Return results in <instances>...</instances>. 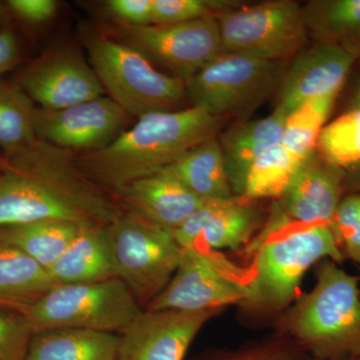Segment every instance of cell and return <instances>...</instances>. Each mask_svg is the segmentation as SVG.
<instances>
[{
	"mask_svg": "<svg viewBox=\"0 0 360 360\" xmlns=\"http://www.w3.org/2000/svg\"><path fill=\"white\" fill-rule=\"evenodd\" d=\"M124 210L84 174L77 153L37 139L0 153V227L39 220L106 226Z\"/></svg>",
	"mask_w": 360,
	"mask_h": 360,
	"instance_id": "6da1fadb",
	"label": "cell"
},
{
	"mask_svg": "<svg viewBox=\"0 0 360 360\" xmlns=\"http://www.w3.org/2000/svg\"><path fill=\"white\" fill-rule=\"evenodd\" d=\"M224 120L198 106L137 118L106 148L77 153L84 174L115 198L135 180L174 165L187 151L217 136Z\"/></svg>",
	"mask_w": 360,
	"mask_h": 360,
	"instance_id": "7a4b0ae2",
	"label": "cell"
},
{
	"mask_svg": "<svg viewBox=\"0 0 360 360\" xmlns=\"http://www.w3.org/2000/svg\"><path fill=\"white\" fill-rule=\"evenodd\" d=\"M283 331L319 360L360 356V290L356 277L323 260L314 290L284 314Z\"/></svg>",
	"mask_w": 360,
	"mask_h": 360,
	"instance_id": "3957f363",
	"label": "cell"
},
{
	"mask_svg": "<svg viewBox=\"0 0 360 360\" xmlns=\"http://www.w3.org/2000/svg\"><path fill=\"white\" fill-rule=\"evenodd\" d=\"M250 295L243 307L276 314L295 300L305 274L317 262L345 258L330 226L293 227L253 243Z\"/></svg>",
	"mask_w": 360,
	"mask_h": 360,
	"instance_id": "277c9868",
	"label": "cell"
},
{
	"mask_svg": "<svg viewBox=\"0 0 360 360\" xmlns=\"http://www.w3.org/2000/svg\"><path fill=\"white\" fill-rule=\"evenodd\" d=\"M89 63L104 91L135 120L153 112L181 110L186 84L165 75L141 52L108 37L87 42Z\"/></svg>",
	"mask_w": 360,
	"mask_h": 360,
	"instance_id": "5b68a950",
	"label": "cell"
},
{
	"mask_svg": "<svg viewBox=\"0 0 360 360\" xmlns=\"http://www.w3.org/2000/svg\"><path fill=\"white\" fill-rule=\"evenodd\" d=\"M105 231L118 278L146 309L174 276L181 246L174 231L129 210L106 225Z\"/></svg>",
	"mask_w": 360,
	"mask_h": 360,
	"instance_id": "8992f818",
	"label": "cell"
},
{
	"mask_svg": "<svg viewBox=\"0 0 360 360\" xmlns=\"http://www.w3.org/2000/svg\"><path fill=\"white\" fill-rule=\"evenodd\" d=\"M142 307L120 278L97 283L58 284L23 310L35 333L78 328L122 333L141 314Z\"/></svg>",
	"mask_w": 360,
	"mask_h": 360,
	"instance_id": "52a82bcc",
	"label": "cell"
},
{
	"mask_svg": "<svg viewBox=\"0 0 360 360\" xmlns=\"http://www.w3.org/2000/svg\"><path fill=\"white\" fill-rule=\"evenodd\" d=\"M283 75L281 61L221 52L186 82V98L222 120L243 115L279 87Z\"/></svg>",
	"mask_w": 360,
	"mask_h": 360,
	"instance_id": "ba28073f",
	"label": "cell"
},
{
	"mask_svg": "<svg viewBox=\"0 0 360 360\" xmlns=\"http://www.w3.org/2000/svg\"><path fill=\"white\" fill-rule=\"evenodd\" d=\"M222 52L283 61L302 49L307 37L304 9L290 0L238 6L217 18Z\"/></svg>",
	"mask_w": 360,
	"mask_h": 360,
	"instance_id": "9c48e42d",
	"label": "cell"
},
{
	"mask_svg": "<svg viewBox=\"0 0 360 360\" xmlns=\"http://www.w3.org/2000/svg\"><path fill=\"white\" fill-rule=\"evenodd\" d=\"M215 251L182 248L174 276L148 310L205 311L227 305L243 307L250 295V281Z\"/></svg>",
	"mask_w": 360,
	"mask_h": 360,
	"instance_id": "30bf717a",
	"label": "cell"
},
{
	"mask_svg": "<svg viewBox=\"0 0 360 360\" xmlns=\"http://www.w3.org/2000/svg\"><path fill=\"white\" fill-rule=\"evenodd\" d=\"M11 78L42 110H63L105 96L89 61L70 45L49 47Z\"/></svg>",
	"mask_w": 360,
	"mask_h": 360,
	"instance_id": "8fae6325",
	"label": "cell"
},
{
	"mask_svg": "<svg viewBox=\"0 0 360 360\" xmlns=\"http://www.w3.org/2000/svg\"><path fill=\"white\" fill-rule=\"evenodd\" d=\"M345 191V170L312 153L281 198L274 201L269 219L258 239L293 227L326 225L333 229L336 210Z\"/></svg>",
	"mask_w": 360,
	"mask_h": 360,
	"instance_id": "7c38bea8",
	"label": "cell"
},
{
	"mask_svg": "<svg viewBox=\"0 0 360 360\" xmlns=\"http://www.w3.org/2000/svg\"><path fill=\"white\" fill-rule=\"evenodd\" d=\"M120 35L123 44L184 84L222 52L219 23L213 18L172 25H122Z\"/></svg>",
	"mask_w": 360,
	"mask_h": 360,
	"instance_id": "4fadbf2b",
	"label": "cell"
},
{
	"mask_svg": "<svg viewBox=\"0 0 360 360\" xmlns=\"http://www.w3.org/2000/svg\"><path fill=\"white\" fill-rule=\"evenodd\" d=\"M131 116L110 98L101 96L63 110L35 111L39 141L75 153L101 150L127 129Z\"/></svg>",
	"mask_w": 360,
	"mask_h": 360,
	"instance_id": "5bb4252c",
	"label": "cell"
},
{
	"mask_svg": "<svg viewBox=\"0 0 360 360\" xmlns=\"http://www.w3.org/2000/svg\"><path fill=\"white\" fill-rule=\"evenodd\" d=\"M220 310L143 309L120 333L116 360H184L205 324Z\"/></svg>",
	"mask_w": 360,
	"mask_h": 360,
	"instance_id": "9a60e30c",
	"label": "cell"
},
{
	"mask_svg": "<svg viewBox=\"0 0 360 360\" xmlns=\"http://www.w3.org/2000/svg\"><path fill=\"white\" fill-rule=\"evenodd\" d=\"M257 202L239 196L206 200L174 231V238L181 248L238 250L250 243L262 224Z\"/></svg>",
	"mask_w": 360,
	"mask_h": 360,
	"instance_id": "2e32d148",
	"label": "cell"
},
{
	"mask_svg": "<svg viewBox=\"0 0 360 360\" xmlns=\"http://www.w3.org/2000/svg\"><path fill=\"white\" fill-rule=\"evenodd\" d=\"M357 56L340 45L319 41L300 51L279 85L276 110L286 115L310 99L338 96Z\"/></svg>",
	"mask_w": 360,
	"mask_h": 360,
	"instance_id": "e0dca14e",
	"label": "cell"
},
{
	"mask_svg": "<svg viewBox=\"0 0 360 360\" xmlns=\"http://www.w3.org/2000/svg\"><path fill=\"white\" fill-rule=\"evenodd\" d=\"M115 198L125 210L172 231L206 201L191 193L169 167L135 180Z\"/></svg>",
	"mask_w": 360,
	"mask_h": 360,
	"instance_id": "ac0fdd59",
	"label": "cell"
},
{
	"mask_svg": "<svg viewBox=\"0 0 360 360\" xmlns=\"http://www.w3.org/2000/svg\"><path fill=\"white\" fill-rule=\"evenodd\" d=\"M286 115L276 110L260 120L231 127L219 141L234 195L240 196L248 170L267 149L281 143Z\"/></svg>",
	"mask_w": 360,
	"mask_h": 360,
	"instance_id": "d6986e66",
	"label": "cell"
},
{
	"mask_svg": "<svg viewBox=\"0 0 360 360\" xmlns=\"http://www.w3.org/2000/svg\"><path fill=\"white\" fill-rule=\"evenodd\" d=\"M105 227H80L72 243L49 269L56 285L97 283L117 277Z\"/></svg>",
	"mask_w": 360,
	"mask_h": 360,
	"instance_id": "ffe728a7",
	"label": "cell"
},
{
	"mask_svg": "<svg viewBox=\"0 0 360 360\" xmlns=\"http://www.w3.org/2000/svg\"><path fill=\"white\" fill-rule=\"evenodd\" d=\"M120 335L78 328L34 333L25 360H116Z\"/></svg>",
	"mask_w": 360,
	"mask_h": 360,
	"instance_id": "44dd1931",
	"label": "cell"
},
{
	"mask_svg": "<svg viewBox=\"0 0 360 360\" xmlns=\"http://www.w3.org/2000/svg\"><path fill=\"white\" fill-rule=\"evenodd\" d=\"M56 284L49 270L22 251L0 245V307L23 311Z\"/></svg>",
	"mask_w": 360,
	"mask_h": 360,
	"instance_id": "7402d4cb",
	"label": "cell"
},
{
	"mask_svg": "<svg viewBox=\"0 0 360 360\" xmlns=\"http://www.w3.org/2000/svg\"><path fill=\"white\" fill-rule=\"evenodd\" d=\"M169 167L184 186L200 200H225L236 196L231 189L217 136L187 151Z\"/></svg>",
	"mask_w": 360,
	"mask_h": 360,
	"instance_id": "603a6c76",
	"label": "cell"
},
{
	"mask_svg": "<svg viewBox=\"0 0 360 360\" xmlns=\"http://www.w3.org/2000/svg\"><path fill=\"white\" fill-rule=\"evenodd\" d=\"M85 225L63 220H39L0 227V245L11 246L49 270Z\"/></svg>",
	"mask_w": 360,
	"mask_h": 360,
	"instance_id": "cb8c5ba5",
	"label": "cell"
},
{
	"mask_svg": "<svg viewBox=\"0 0 360 360\" xmlns=\"http://www.w3.org/2000/svg\"><path fill=\"white\" fill-rule=\"evenodd\" d=\"M304 14L307 28L314 30L321 41L340 45L359 56L360 0L314 2Z\"/></svg>",
	"mask_w": 360,
	"mask_h": 360,
	"instance_id": "d4e9b609",
	"label": "cell"
},
{
	"mask_svg": "<svg viewBox=\"0 0 360 360\" xmlns=\"http://www.w3.org/2000/svg\"><path fill=\"white\" fill-rule=\"evenodd\" d=\"M37 104L13 78H0V153L11 155L37 141Z\"/></svg>",
	"mask_w": 360,
	"mask_h": 360,
	"instance_id": "484cf974",
	"label": "cell"
},
{
	"mask_svg": "<svg viewBox=\"0 0 360 360\" xmlns=\"http://www.w3.org/2000/svg\"><path fill=\"white\" fill-rule=\"evenodd\" d=\"M305 160L296 158L281 143L272 146L251 165L239 198L248 201L264 198L276 200L290 186Z\"/></svg>",
	"mask_w": 360,
	"mask_h": 360,
	"instance_id": "4316f807",
	"label": "cell"
},
{
	"mask_svg": "<svg viewBox=\"0 0 360 360\" xmlns=\"http://www.w3.org/2000/svg\"><path fill=\"white\" fill-rule=\"evenodd\" d=\"M338 96L310 99L290 111L284 122L281 146L300 160L316 151L317 142L326 125Z\"/></svg>",
	"mask_w": 360,
	"mask_h": 360,
	"instance_id": "83f0119b",
	"label": "cell"
},
{
	"mask_svg": "<svg viewBox=\"0 0 360 360\" xmlns=\"http://www.w3.org/2000/svg\"><path fill=\"white\" fill-rule=\"evenodd\" d=\"M322 160L333 167L349 169L360 163V108H352L326 123L316 148Z\"/></svg>",
	"mask_w": 360,
	"mask_h": 360,
	"instance_id": "f1b7e54d",
	"label": "cell"
},
{
	"mask_svg": "<svg viewBox=\"0 0 360 360\" xmlns=\"http://www.w3.org/2000/svg\"><path fill=\"white\" fill-rule=\"evenodd\" d=\"M238 6V2L226 0H153V25H172L217 18Z\"/></svg>",
	"mask_w": 360,
	"mask_h": 360,
	"instance_id": "f546056e",
	"label": "cell"
},
{
	"mask_svg": "<svg viewBox=\"0 0 360 360\" xmlns=\"http://www.w3.org/2000/svg\"><path fill=\"white\" fill-rule=\"evenodd\" d=\"M34 333L23 312L0 307V360H25Z\"/></svg>",
	"mask_w": 360,
	"mask_h": 360,
	"instance_id": "4dcf8cb0",
	"label": "cell"
},
{
	"mask_svg": "<svg viewBox=\"0 0 360 360\" xmlns=\"http://www.w3.org/2000/svg\"><path fill=\"white\" fill-rule=\"evenodd\" d=\"M201 360H319L290 340H272L234 350L217 352ZM340 360V359H338Z\"/></svg>",
	"mask_w": 360,
	"mask_h": 360,
	"instance_id": "1f68e13d",
	"label": "cell"
},
{
	"mask_svg": "<svg viewBox=\"0 0 360 360\" xmlns=\"http://www.w3.org/2000/svg\"><path fill=\"white\" fill-rule=\"evenodd\" d=\"M333 231L345 257L360 264V193L350 194L341 200Z\"/></svg>",
	"mask_w": 360,
	"mask_h": 360,
	"instance_id": "d6a6232c",
	"label": "cell"
},
{
	"mask_svg": "<svg viewBox=\"0 0 360 360\" xmlns=\"http://www.w3.org/2000/svg\"><path fill=\"white\" fill-rule=\"evenodd\" d=\"M16 28L30 30L45 25L58 13L54 0H6Z\"/></svg>",
	"mask_w": 360,
	"mask_h": 360,
	"instance_id": "836d02e7",
	"label": "cell"
},
{
	"mask_svg": "<svg viewBox=\"0 0 360 360\" xmlns=\"http://www.w3.org/2000/svg\"><path fill=\"white\" fill-rule=\"evenodd\" d=\"M108 13L124 26L153 25V0H108Z\"/></svg>",
	"mask_w": 360,
	"mask_h": 360,
	"instance_id": "e575fe53",
	"label": "cell"
},
{
	"mask_svg": "<svg viewBox=\"0 0 360 360\" xmlns=\"http://www.w3.org/2000/svg\"><path fill=\"white\" fill-rule=\"evenodd\" d=\"M25 56V40L15 26L0 33V78L23 65Z\"/></svg>",
	"mask_w": 360,
	"mask_h": 360,
	"instance_id": "d590c367",
	"label": "cell"
},
{
	"mask_svg": "<svg viewBox=\"0 0 360 360\" xmlns=\"http://www.w3.org/2000/svg\"><path fill=\"white\" fill-rule=\"evenodd\" d=\"M345 191L360 193V163L345 170Z\"/></svg>",
	"mask_w": 360,
	"mask_h": 360,
	"instance_id": "8d00e7d4",
	"label": "cell"
},
{
	"mask_svg": "<svg viewBox=\"0 0 360 360\" xmlns=\"http://www.w3.org/2000/svg\"><path fill=\"white\" fill-rule=\"evenodd\" d=\"M14 21L6 0H0V33L14 27ZM16 27V26H15Z\"/></svg>",
	"mask_w": 360,
	"mask_h": 360,
	"instance_id": "74e56055",
	"label": "cell"
},
{
	"mask_svg": "<svg viewBox=\"0 0 360 360\" xmlns=\"http://www.w3.org/2000/svg\"><path fill=\"white\" fill-rule=\"evenodd\" d=\"M360 108V84L357 87L356 91H355L354 97L352 99V104H350V110L352 108Z\"/></svg>",
	"mask_w": 360,
	"mask_h": 360,
	"instance_id": "f35d334b",
	"label": "cell"
},
{
	"mask_svg": "<svg viewBox=\"0 0 360 360\" xmlns=\"http://www.w3.org/2000/svg\"><path fill=\"white\" fill-rule=\"evenodd\" d=\"M340 360H360V356L347 357V359H343Z\"/></svg>",
	"mask_w": 360,
	"mask_h": 360,
	"instance_id": "ab89813d",
	"label": "cell"
}]
</instances>
